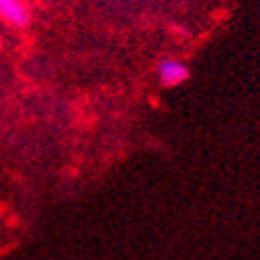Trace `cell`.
Segmentation results:
<instances>
[{
	"label": "cell",
	"mask_w": 260,
	"mask_h": 260,
	"mask_svg": "<svg viewBox=\"0 0 260 260\" xmlns=\"http://www.w3.org/2000/svg\"><path fill=\"white\" fill-rule=\"evenodd\" d=\"M0 19L15 28H25L30 23V9L23 0H0Z\"/></svg>",
	"instance_id": "2"
},
{
	"label": "cell",
	"mask_w": 260,
	"mask_h": 260,
	"mask_svg": "<svg viewBox=\"0 0 260 260\" xmlns=\"http://www.w3.org/2000/svg\"><path fill=\"white\" fill-rule=\"evenodd\" d=\"M157 74H159V81L163 87H178L184 81H188L190 70L186 63H182L180 59H165L159 63Z\"/></svg>",
	"instance_id": "1"
}]
</instances>
